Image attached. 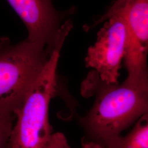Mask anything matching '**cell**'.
<instances>
[{
    "label": "cell",
    "mask_w": 148,
    "mask_h": 148,
    "mask_svg": "<svg viewBox=\"0 0 148 148\" xmlns=\"http://www.w3.org/2000/svg\"><path fill=\"white\" fill-rule=\"evenodd\" d=\"M85 84L95 98L90 110L79 120L85 132L82 142L100 143L120 135L148 114V78H126L121 84H107L92 71Z\"/></svg>",
    "instance_id": "6da1fadb"
},
{
    "label": "cell",
    "mask_w": 148,
    "mask_h": 148,
    "mask_svg": "<svg viewBox=\"0 0 148 148\" xmlns=\"http://www.w3.org/2000/svg\"><path fill=\"white\" fill-rule=\"evenodd\" d=\"M62 46L53 51L47 64L15 112L9 148H45L52 134L49 120V108L56 95L57 70Z\"/></svg>",
    "instance_id": "7a4b0ae2"
},
{
    "label": "cell",
    "mask_w": 148,
    "mask_h": 148,
    "mask_svg": "<svg viewBox=\"0 0 148 148\" xmlns=\"http://www.w3.org/2000/svg\"><path fill=\"white\" fill-rule=\"evenodd\" d=\"M51 54L42 43L26 39L13 45L8 37L1 38L0 109L15 113Z\"/></svg>",
    "instance_id": "3957f363"
},
{
    "label": "cell",
    "mask_w": 148,
    "mask_h": 148,
    "mask_svg": "<svg viewBox=\"0 0 148 148\" xmlns=\"http://www.w3.org/2000/svg\"><path fill=\"white\" fill-rule=\"evenodd\" d=\"M113 14L123 19L126 41L123 61L127 79L148 78V0H116L95 25Z\"/></svg>",
    "instance_id": "277c9868"
},
{
    "label": "cell",
    "mask_w": 148,
    "mask_h": 148,
    "mask_svg": "<svg viewBox=\"0 0 148 148\" xmlns=\"http://www.w3.org/2000/svg\"><path fill=\"white\" fill-rule=\"evenodd\" d=\"M104 21L95 44L88 49L85 63L101 82L116 84L125 56L126 29L120 15H111Z\"/></svg>",
    "instance_id": "5b68a950"
},
{
    "label": "cell",
    "mask_w": 148,
    "mask_h": 148,
    "mask_svg": "<svg viewBox=\"0 0 148 148\" xmlns=\"http://www.w3.org/2000/svg\"><path fill=\"white\" fill-rule=\"evenodd\" d=\"M20 17L28 32L27 40L46 45L51 54L66 13L57 11L52 0H6Z\"/></svg>",
    "instance_id": "8992f818"
},
{
    "label": "cell",
    "mask_w": 148,
    "mask_h": 148,
    "mask_svg": "<svg viewBox=\"0 0 148 148\" xmlns=\"http://www.w3.org/2000/svg\"><path fill=\"white\" fill-rule=\"evenodd\" d=\"M82 148H148V114L140 117L131 131L100 143L82 142Z\"/></svg>",
    "instance_id": "52a82bcc"
},
{
    "label": "cell",
    "mask_w": 148,
    "mask_h": 148,
    "mask_svg": "<svg viewBox=\"0 0 148 148\" xmlns=\"http://www.w3.org/2000/svg\"><path fill=\"white\" fill-rule=\"evenodd\" d=\"M15 120L16 115L14 113L0 109V148H9Z\"/></svg>",
    "instance_id": "ba28073f"
},
{
    "label": "cell",
    "mask_w": 148,
    "mask_h": 148,
    "mask_svg": "<svg viewBox=\"0 0 148 148\" xmlns=\"http://www.w3.org/2000/svg\"><path fill=\"white\" fill-rule=\"evenodd\" d=\"M45 148H71L61 133H52Z\"/></svg>",
    "instance_id": "9c48e42d"
}]
</instances>
